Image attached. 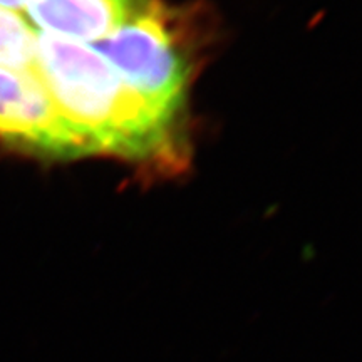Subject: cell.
<instances>
[{
    "label": "cell",
    "mask_w": 362,
    "mask_h": 362,
    "mask_svg": "<svg viewBox=\"0 0 362 362\" xmlns=\"http://www.w3.org/2000/svg\"><path fill=\"white\" fill-rule=\"evenodd\" d=\"M0 139L44 155L89 153L81 136L57 111L34 71L0 67Z\"/></svg>",
    "instance_id": "obj_3"
},
{
    "label": "cell",
    "mask_w": 362,
    "mask_h": 362,
    "mask_svg": "<svg viewBox=\"0 0 362 362\" xmlns=\"http://www.w3.org/2000/svg\"><path fill=\"white\" fill-rule=\"evenodd\" d=\"M37 30L27 17L0 7V67L11 71H33Z\"/></svg>",
    "instance_id": "obj_5"
},
{
    "label": "cell",
    "mask_w": 362,
    "mask_h": 362,
    "mask_svg": "<svg viewBox=\"0 0 362 362\" xmlns=\"http://www.w3.org/2000/svg\"><path fill=\"white\" fill-rule=\"evenodd\" d=\"M93 47L136 94L175 121L187 90L188 64L158 4H144Z\"/></svg>",
    "instance_id": "obj_2"
},
{
    "label": "cell",
    "mask_w": 362,
    "mask_h": 362,
    "mask_svg": "<svg viewBox=\"0 0 362 362\" xmlns=\"http://www.w3.org/2000/svg\"><path fill=\"white\" fill-rule=\"evenodd\" d=\"M148 0H29V24L72 42H99L141 11Z\"/></svg>",
    "instance_id": "obj_4"
},
{
    "label": "cell",
    "mask_w": 362,
    "mask_h": 362,
    "mask_svg": "<svg viewBox=\"0 0 362 362\" xmlns=\"http://www.w3.org/2000/svg\"><path fill=\"white\" fill-rule=\"evenodd\" d=\"M29 0H0V7L8 8V11H16V8H22L27 6Z\"/></svg>",
    "instance_id": "obj_6"
},
{
    "label": "cell",
    "mask_w": 362,
    "mask_h": 362,
    "mask_svg": "<svg viewBox=\"0 0 362 362\" xmlns=\"http://www.w3.org/2000/svg\"><path fill=\"white\" fill-rule=\"evenodd\" d=\"M33 71L89 153L143 160L168 148L173 121L136 94L93 45L37 33Z\"/></svg>",
    "instance_id": "obj_1"
}]
</instances>
